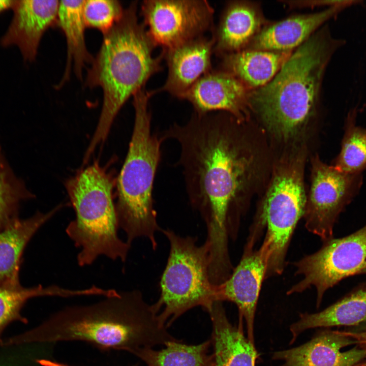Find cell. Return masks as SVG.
Here are the masks:
<instances>
[{
	"label": "cell",
	"mask_w": 366,
	"mask_h": 366,
	"mask_svg": "<svg viewBox=\"0 0 366 366\" xmlns=\"http://www.w3.org/2000/svg\"><path fill=\"white\" fill-rule=\"evenodd\" d=\"M268 24L259 4L244 1L228 2L212 30L214 53L221 57L246 49Z\"/></svg>",
	"instance_id": "obj_18"
},
{
	"label": "cell",
	"mask_w": 366,
	"mask_h": 366,
	"mask_svg": "<svg viewBox=\"0 0 366 366\" xmlns=\"http://www.w3.org/2000/svg\"><path fill=\"white\" fill-rule=\"evenodd\" d=\"M133 97L134 127L128 151L117 178L116 212L118 227L126 233L129 245L137 238L145 237L155 250L156 234L162 229L157 220L152 190L164 139L151 132L149 93L142 89Z\"/></svg>",
	"instance_id": "obj_5"
},
{
	"label": "cell",
	"mask_w": 366,
	"mask_h": 366,
	"mask_svg": "<svg viewBox=\"0 0 366 366\" xmlns=\"http://www.w3.org/2000/svg\"><path fill=\"white\" fill-rule=\"evenodd\" d=\"M93 290L88 288L71 289L57 285L32 287L16 286L0 287V329L9 321L16 317L23 305L29 299L40 296L73 297L91 296Z\"/></svg>",
	"instance_id": "obj_25"
},
{
	"label": "cell",
	"mask_w": 366,
	"mask_h": 366,
	"mask_svg": "<svg viewBox=\"0 0 366 366\" xmlns=\"http://www.w3.org/2000/svg\"><path fill=\"white\" fill-rule=\"evenodd\" d=\"M366 274V262L365 263L363 267L362 268V269L360 270V271L359 272L358 274Z\"/></svg>",
	"instance_id": "obj_33"
},
{
	"label": "cell",
	"mask_w": 366,
	"mask_h": 366,
	"mask_svg": "<svg viewBox=\"0 0 366 366\" xmlns=\"http://www.w3.org/2000/svg\"><path fill=\"white\" fill-rule=\"evenodd\" d=\"M362 182L361 173L344 172L323 163L318 156L314 157L303 215L308 231L323 242L333 238L339 215L357 194Z\"/></svg>",
	"instance_id": "obj_10"
},
{
	"label": "cell",
	"mask_w": 366,
	"mask_h": 366,
	"mask_svg": "<svg viewBox=\"0 0 366 366\" xmlns=\"http://www.w3.org/2000/svg\"><path fill=\"white\" fill-rule=\"evenodd\" d=\"M250 90L238 79L223 70H211L202 76L181 97L189 102L195 113L224 112L240 122L250 113Z\"/></svg>",
	"instance_id": "obj_13"
},
{
	"label": "cell",
	"mask_w": 366,
	"mask_h": 366,
	"mask_svg": "<svg viewBox=\"0 0 366 366\" xmlns=\"http://www.w3.org/2000/svg\"><path fill=\"white\" fill-rule=\"evenodd\" d=\"M366 320V282L359 284L337 302L314 314L300 315L290 326L291 342L303 331L315 327L358 325Z\"/></svg>",
	"instance_id": "obj_22"
},
{
	"label": "cell",
	"mask_w": 366,
	"mask_h": 366,
	"mask_svg": "<svg viewBox=\"0 0 366 366\" xmlns=\"http://www.w3.org/2000/svg\"><path fill=\"white\" fill-rule=\"evenodd\" d=\"M39 362L42 366H73L67 363L56 361L50 358L39 360Z\"/></svg>",
	"instance_id": "obj_31"
},
{
	"label": "cell",
	"mask_w": 366,
	"mask_h": 366,
	"mask_svg": "<svg viewBox=\"0 0 366 366\" xmlns=\"http://www.w3.org/2000/svg\"><path fill=\"white\" fill-rule=\"evenodd\" d=\"M66 188L76 215L66 231L81 249L79 265H89L100 256L125 261L131 245L118 235L110 176L95 162L68 179Z\"/></svg>",
	"instance_id": "obj_6"
},
{
	"label": "cell",
	"mask_w": 366,
	"mask_h": 366,
	"mask_svg": "<svg viewBox=\"0 0 366 366\" xmlns=\"http://www.w3.org/2000/svg\"><path fill=\"white\" fill-rule=\"evenodd\" d=\"M241 124L224 112H194L187 123L174 124L161 135L180 145L187 194L205 223V241L215 263L230 258L232 224L257 171L258 156Z\"/></svg>",
	"instance_id": "obj_1"
},
{
	"label": "cell",
	"mask_w": 366,
	"mask_h": 366,
	"mask_svg": "<svg viewBox=\"0 0 366 366\" xmlns=\"http://www.w3.org/2000/svg\"><path fill=\"white\" fill-rule=\"evenodd\" d=\"M343 1H288V5L292 7H313L316 6H328L331 7L341 4Z\"/></svg>",
	"instance_id": "obj_30"
},
{
	"label": "cell",
	"mask_w": 366,
	"mask_h": 366,
	"mask_svg": "<svg viewBox=\"0 0 366 366\" xmlns=\"http://www.w3.org/2000/svg\"><path fill=\"white\" fill-rule=\"evenodd\" d=\"M291 53L245 49L221 56L220 69L233 75L249 90H253L270 81Z\"/></svg>",
	"instance_id": "obj_21"
},
{
	"label": "cell",
	"mask_w": 366,
	"mask_h": 366,
	"mask_svg": "<svg viewBox=\"0 0 366 366\" xmlns=\"http://www.w3.org/2000/svg\"><path fill=\"white\" fill-rule=\"evenodd\" d=\"M32 197L14 174L0 147V229L16 218L20 202Z\"/></svg>",
	"instance_id": "obj_27"
},
{
	"label": "cell",
	"mask_w": 366,
	"mask_h": 366,
	"mask_svg": "<svg viewBox=\"0 0 366 366\" xmlns=\"http://www.w3.org/2000/svg\"><path fill=\"white\" fill-rule=\"evenodd\" d=\"M141 14L149 35L163 50L214 29V10L205 0H145Z\"/></svg>",
	"instance_id": "obj_11"
},
{
	"label": "cell",
	"mask_w": 366,
	"mask_h": 366,
	"mask_svg": "<svg viewBox=\"0 0 366 366\" xmlns=\"http://www.w3.org/2000/svg\"><path fill=\"white\" fill-rule=\"evenodd\" d=\"M360 2L343 1L314 13L289 17L263 27L246 49L277 52L292 51L307 41L327 21L344 9Z\"/></svg>",
	"instance_id": "obj_15"
},
{
	"label": "cell",
	"mask_w": 366,
	"mask_h": 366,
	"mask_svg": "<svg viewBox=\"0 0 366 366\" xmlns=\"http://www.w3.org/2000/svg\"><path fill=\"white\" fill-rule=\"evenodd\" d=\"M249 239L239 263L229 277L217 286L219 301H229L237 306L244 318L248 339L254 343V322L262 282L266 277L271 256L270 242L267 238L258 249H254L256 230Z\"/></svg>",
	"instance_id": "obj_12"
},
{
	"label": "cell",
	"mask_w": 366,
	"mask_h": 366,
	"mask_svg": "<svg viewBox=\"0 0 366 366\" xmlns=\"http://www.w3.org/2000/svg\"><path fill=\"white\" fill-rule=\"evenodd\" d=\"M342 41L320 27L291 53L267 83L248 92L250 111L276 139L296 138L314 115L327 66Z\"/></svg>",
	"instance_id": "obj_3"
},
{
	"label": "cell",
	"mask_w": 366,
	"mask_h": 366,
	"mask_svg": "<svg viewBox=\"0 0 366 366\" xmlns=\"http://www.w3.org/2000/svg\"><path fill=\"white\" fill-rule=\"evenodd\" d=\"M365 109H366V105L365 106Z\"/></svg>",
	"instance_id": "obj_34"
},
{
	"label": "cell",
	"mask_w": 366,
	"mask_h": 366,
	"mask_svg": "<svg viewBox=\"0 0 366 366\" xmlns=\"http://www.w3.org/2000/svg\"><path fill=\"white\" fill-rule=\"evenodd\" d=\"M62 207L38 212L24 220L15 218L0 229V287L20 285L19 271L23 251L38 229Z\"/></svg>",
	"instance_id": "obj_19"
},
{
	"label": "cell",
	"mask_w": 366,
	"mask_h": 366,
	"mask_svg": "<svg viewBox=\"0 0 366 366\" xmlns=\"http://www.w3.org/2000/svg\"><path fill=\"white\" fill-rule=\"evenodd\" d=\"M163 324L153 304L137 290L118 292L89 305L53 313L27 334L28 341L55 344L81 341L104 351H136L177 341Z\"/></svg>",
	"instance_id": "obj_2"
},
{
	"label": "cell",
	"mask_w": 366,
	"mask_h": 366,
	"mask_svg": "<svg viewBox=\"0 0 366 366\" xmlns=\"http://www.w3.org/2000/svg\"><path fill=\"white\" fill-rule=\"evenodd\" d=\"M137 2H133L121 18L103 34L101 48L88 70L85 85L100 86L103 92L101 112L84 156L89 158L106 139L112 124L129 98L162 70L163 52L153 56L156 47L138 21Z\"/></svg>",
	"instance_id": "obj_4"
},
{
	"label": "cell",
	"mask_w": 366,
	"mask_h": 366,
	"mask_svg": "<svg viewBox=\"0 0 366 366\" xmlns=\"http://www.w3.org/2000/svg\"><path fill=\"white\" fill-rule=\"evenodd\" d=\"M85 1H60L56 24L63 32L67 41V59L62 79L57 85L60 87L69 79L73 65L76 76L82 78V71L94 58L87 50L85 30L86 27L83 14Z\"/></svg>",
	"instance_id": "obj_23"
},
{
	"label": "cell",
	"mask_w": 366,
	"mask_h": 366,
	"mask_svg": "<svg viewBox=\"0 0 366 366\" xmlns=\"http://www.w3.org/2000/svg\"><path fill=\"white\" fill-rule=\"evenodd\" d=\"M304 156L303 152L297 151L279 164L260 208L257 222L266 227L265 238L270 242L271 256L266 277L283 271L291 238L304 214Z\"/></svg>",
	"instance_id": "obj_8"
},
{
	"label": "cell",
	"mask_w": 366,
	"mask_h": 366,
	"mask_svg": "<svg viewBox=\"0 0 366 366\" xmlns=\"http://www.w3.org/2000/svg\"><path fill=\"white\" fill-rule=\"evenodd\" d=\"M14 1H0V12L12 8Z\"/></svg>",
	"instance_id": "obj_32"
},
{
	"label": "cell",
	"mask_w": 366,
	"mask_h": 366,
	"mask_svg": "<svg viewBox=\"0 0 366 366\" xmlns=\"http://www.w3.org/2000/svg\"><path fill=\"white\" fill-rule=\"evenodd\" d=\"M59 3L57 0L14 1L13 17L0 44L17 46L25 60L33 61L43 34L56 24Z\"/></svg>",
	"instance_id": "obj_14"
},
{
	"label": "cell",
	"mask_w": 366,
	"mask_h": 366,
	"mask_svg": "<svg viewBox=\"0 0 366 366\" xmlns=\"http://www.w3.org/2000/svg\"><path fill=\"white\" fill-rule=\"evenodd\" d=\"M124 11L117 0H86L83 7L86 27L96 28L103 34L121 18Z\"/></svg>",
	"instance_id": "obj_28"
},
{
	"label": "cell",
	"mask_w": 366,
	"mask_h": 366,
	"mask_svg": "<svg viewBox=\"0 0 366 366\" xmlns=\"http://www.w3.org/2000/svg\"><path fill=\"white\" fill-rule=\"evenodd\" d=\"M365 262L366 225L347 236L324 242L317 252L296 262V274L303 277L287 294L314 287L319 307L328 289L348 277L358 275Z\"/></svg>",
	"instance_id": "obj_9"
},
{
	"label": "cell",
	"mask_w": 366,
	"mask_h": 366,
	"mask_svg": "<svg viewBox=\"0 0 366 366\" xmlns=\"http://www.w3.org/2000/svg\"><path fill=\"white\" fill-rule=\"evenodd\" d=\"M162 231L170 252L160 280V297L153 305L168 327L189 310L200 306L208 312L219 300L217 286L209 277L208 243L199 246L197 237H182L169 229Z\"/></svg>",
	"instance_id": "obj_7"
},
{
	"label": "cell",
	"mask_w": 366,
	"mask_h": 366,
	"mask_svg": "<svg viewBox=\"0 0 366 366\" xmlns=\"http://www.w3.org/2000/svg\"><path fill=\"white\" fill-rule=\"evenodd\" d=\"M208 312L215 366H255L257 353L254 344L244 336L241 324L236 327L230 323L222 302L216 301Z\"/></svg>",
	"instance_id": "obj_20"
},
{
	"label": "cell",
	"mask_w": 366,
	"mask_h": 366,
	"mask_svg": "<svg viewBox=\"0 0 366 366\" xmlns=\"http://www.w3.org/2000/svg\"><path fill=\"white\" fill-rule=\"evenodd\" d=\"M215 40L203 36L171 49L163 50L168 68L163 86L150 92L152 96L166 92L180 99L202 76L211 69V56Z\"/></svg>",
	"instance_id": "obj_16"
},
{
	"label": "cell",
	"mask_w": 366,
	"mask_h": 366,
	"mask_svg": "<svg viewBox=\"0 0 366 366\" xmlns=\"http://www.w3.org/2000/svg\"><path fill=\"white\" fill-rule=\"evenodd\" d=\"M356 113L354 109L347 115L341 149L333 165L350 174L361 173L366 169V129L356 125Z\"/></svg>",
	"instance_id": "obj_26"
},
{
	"label": "cell",
	"mask_w": 366,
	"mask_h": 366,
	"mask_svg": "<svg viewBox=\"0 0 366 366\" xmlns=\"http://www.w3.org/2000/svg\"><path fill=\"white\" fill-rule=\"evenodd\" d=\"M355 344L342 331H324L300 346L274 353L273 359L281 360L280 366H356L366 359V351L358 347L342 352Z\"/></svg>",
	"instance_id": "obj_17"
},
{
	"label": "cell",
	"mask_w": 366,
	"mask_h": 366,
	"mask_svg": "<svg viewBox=\"0 0 366 366\" xmlns=\"http://www.w3.org/2000/svg\"><path fill=\"white\" fill-rule=\"evenodd\" d=\"M347 336L353 339L355 344L366 351V329L358 331H344ZM356 366H366V359Z\"/></svg>",
	"instance_id": "obj_29"
},
{
	"label": "cell",
	"mask_w": 366,
	"mask_h": 366,
	"mask_svg": "<svg viewBox=\"0 0 366 366\" xmlns=\"http://www.w3.org/2000/svg\"><path fill=\"white\" fill-rule=\"evenodd\" d=\"M210 344V340L195 345L172 341L160 350L145 348L133 354L147 366H215L214 355L209 353Z\"/></svg>",
	"instance_id": "obj_24"
}]
</instances>
